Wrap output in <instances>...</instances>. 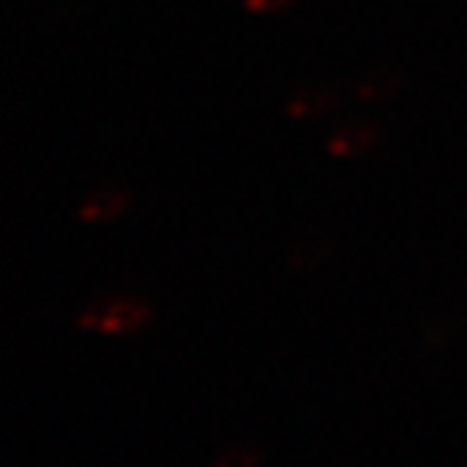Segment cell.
<instances>
[{
  "label": "cell",
  "instance_id": "2",
  "mask_svg": "<svg viewBox=\"0 0 467 467\" xmlns=\"http://www.w3.org/2000/svg\"><path fill=\"white\" fill-rule=\"evenodd\" d=\"M383 130L375 119H366V116H355L347 119L341 124L332 127L327 136H324V152L332 158H360L366 152H372L380 144Z\"/></svg>",
  "mask_w": 467,
  "mask_h": 467
},
{
  "label": "cell",
  "instance_id": "3",
  "mask_svg": "<svg viewBox=\"0 0 467 467\" xmlns=\"http://www.w3.org/2000/svg\"><path fill=\"white\" fill-rule=\"evenodd\" d=\"M132 206V192L119 183H102L90 189L74 212V220L88 225H108L124 217ZM71 223V220H68Z\"/></svg>",
  "mask_w": 467,
  "mask_h": 467
},
{
  "label": "cell",
  "instance_id": "6",
  "mask_svg": "<svg viewBox=\"0 0 467 467\" xmlns=\"http://www.w3.org/2000/svg\"><path fill=\"white\" fill-rule=\"evenodd\" d=\"M293 4V0H240V6L245 12H254V15H271V12H282Z\"/></svg>",
  "mask_w": 467,
  "mask_h": 467
},
{
  "label": "cell",
  "instance_id": "1",
  "mask_svg": "<svg viewBox=\"0 0 467 467\" xmlns=\"http://www.w3.org/2000/svg\"><path fill=\"white\" fill-rule=\"evenodd\" d=\"M155 316V307L147 298L113 293L105 298H93L77 313V327L88 332H102V336H132L144 329Z\"/></svg>",
  "mask_w": 467,
  "mask_h": 467
},
{
  "label": "cell",
  "instance_id": "5",
  "mask_svg": "<svg viewBox=\"0 0 467 467\" xmlns=\"http://www.w3.org/2000/svg\"><path fill=\"white\" fill-rule=\"evenodd\" d=\"M256 462H259V453L254 448L240 445V448H231L228 453H223L214 462V467H256Z\"/></svg>",
  "mask_w": 467,
  "mask_h": 467
},
{
  "label": "cell",
  "instance_id": "4",
  "mask_svg": "<svg viewBox=\"0 0 467 467\" xmlns=\"http://www.w3.org/2000/svg\"><path fill=\"white\" fill-rule=\"evenodd\" d=\"M341 105V93L329 82H307L296 88L285 102L287 121H321L329 119Z\"/></svg>",
  "mask_w": 467,
  "mask_h": 467
}]
</instances>
